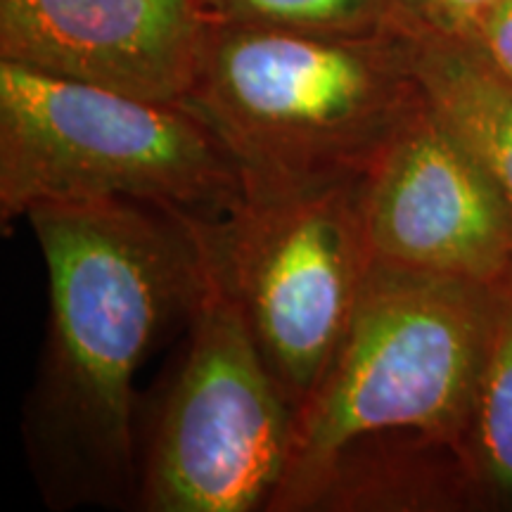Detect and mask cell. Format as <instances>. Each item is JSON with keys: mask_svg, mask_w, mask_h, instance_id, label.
Instances as JSON below:
<instances>
[{"mask_svg": "<svg viewBox=\"0 0 512 512\" xmlns=\"http://www.w3.org/2000/svg\"><path fill=\"white\" fill-rule=\"evenodd\" d=\"M48 268L50 335L36 437L55 472L102 494L133 472V375L204 280L188 221L126 200L43 204L27 214Z\"/></svg>", "mask_w": 512, "mask_h": 512, "instance_id": "cell-1", "label": "cell"}, {"mask_svg": "<svg viewBox=\"0 0 512 512\" xmlns=\"http://www.w3.org/2000/svg\"><path fill=\"white\" fill-rule=\"evenodd\" d=\"M491 320V287L373 264L318 387L294 413L268 510H316L349 451L384 437L465 448Z\"/></svg>", "mask_w": 512, "mask_h": 512, "instance_id": "cell-2", "label": "cell"}, {"mask_svg": "<svg viewBox=\"0 0 512 512\" xmlns=\"http://www.w3.org/2000/svg\"><path fill=\"white\" fill-rule=\"evenodd\" d=\"M411 31L323 36L209 24L185 105L214 128L242 176L368 174L422 102Z\"/></svg>", "mask_w": 512, "mask_h": 512, "instance_id": "cell-3", "label": "cell"}, {"mask_svg": "<svg viewBox=\"0 0 512 512\" xmlns=\"http://www.w3.org/2000/svg\"><path fill=\"white\" fill-rule=\"evenodd\" d=\"M242 171L188 105L133 98L0 60V223L43 204L126 200L214 221Z\"/></svg>", "mask_w": 512, "mask_h": 512, "instance_id": "cell-4", "label": "cell"}, {"mask_svg": "<svg viewBox=\"0 0 512 512\" xmlns=\"http://www.w3.org/2000/svg\"><path fill=\"white\" fill-rule=\"evenodd\" d=\"M363 188L366 174L242 176L219 219L188 221L294 413L328 370L373 271Z\"/></svg>", "mask_w": 512, "mask_h": 512, "instance_id": "cell-5", "label": "cell"}, {"mask_svg": "<svg viewBox=\"0 0 512 512\" xmlns=\"http://www.w3.org/2000/svg\"><path fill=\"white\" fill-rule=\"evenodd\" d=\"M202 259L188 354L166 396L140 501L150 512L268 510L290 458L294 408L204 249Z\"/></svg>", "mask_w": 512, "mask_h": 512, "instance_id": "cell-6", "label": "cell"}, {"mask_svg": "<svg viewBox=\"0 0 512 512\" xmlns=\"http://www.w3.org/2000/svg\"><path fill=\"white\" fill-rule=\"evenodd\" d=\"M363 214L377 264L486 287L512 275V207L425 93L368 169Z\"/></svg>", "mask_w": 512, "mask_h": 512, "instance_id": "cell-7", "label": "cell"}, {"mask_svg": "<svg viewBox=\"0 0 512 512\" xmlns=\"http://www.w3.org/2000/svg\"><path fill=\"white\" fill-rule=\"evenodd\" d=\"M209 22L195 0H0V60L185 105Z\"/></svg>", "mask_w": 512, "mask_h": 512, "instance_id": "cell-8", "label": "cell"}, {"mask_svg": "<svg viewBox=\"0 0 512 512\" xmlns=\"http://www.w3.org/2000/svg\"><path fill=\"white\" fill-rule=\"evenodd\" d=\"M408 41L427 102L470 147L512 207V83L463 38L420 22Z\"/></svg>", "mask_w": 512, "mask_h": 512, "instance_id": "cell-9", "label": "cell"}, {"mask_svg": "<svg viewBox=\"0 0 512 512\" xmlns=\"http://www.w3.org/2000/svg\"><path fill=\"white\" fill-rule=\"evenodd\" d=\"M475 472L512 498V275L491 287V320L467 420Z\"/></svg>", "mask_w": 512, "mask_h": 512, "instance_id": "cell-10", "label": "cell"}, {"mask_svg": "<svg viewBox=\"0 0 512 512\" xmlns=\"http://www.w3.org/2000/svg\"><path fill=\"white\" fill-rule=\"evenodd\" d=\"M209 24L323 36H389L420 17L408 0H195Z\"/></svg>", "mask_w": 512, "mask_h": 512, "instance_id": "cell-11", "label": "cell"}, {"mask_svg": "<svg viewBox=\"0 0 512 512\" xmlns=\"http://www.w3.org/2000/svg\"><path fill=\"white\" fill-rule=\"evenodd\" d=\"M422 24L439 34L470 41L503 0H408Z\"/></svg>", "mask_w": 512, "mask_h": 512, "instance_id": "cell-12", "label": "cell"}, {"mask_svg": "<svg viewBox=\"0 0 512 512\" xmlns=\"http://www.w3.org/2000/svg\"><path fill=\"white\" fill-rule=\"evenodd\" d=\"M470 43L486 57V62L512 83V0H503L484 19Z\"/></svg>", "mask_w": 512, "mask_h": 512, "instance_id": "cell-13", "label": "cell"}]
</instances>
